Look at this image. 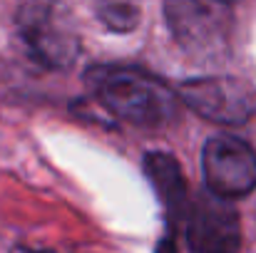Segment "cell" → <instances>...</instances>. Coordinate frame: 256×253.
Masks as SVG:
<instances>
[{
  "label": "cell",
  "instance_id": "cell-1",
  "mask_svg": "<svg viewBox=\"0 0 256 253\" xmlns=\"http://www.w3.org/2000/svg\"><path fill=\"white\" fill-rule=\"evenodd\" d=\"M85 82L107 112L134 127H167L182 109V97L140 67L94 65L85 72Z\"/></svg>",
  "mask_w": 256,
  "mask_h": 253
},
{
  "label": "cell",
  "instance_id": "cell-2",
  "mask_svg": "<svg viewBox=\"0 0 256 253\" xmlns=\"http://www.w3.org/2000/svg\"><path fill=\"white\" fill-rule=\"evenodd\" d=\"M18 32L30 55L50 67L65 70L80 55V30L62 0H25L15 17Z\"/></svg>",
  "mask_w": 256,
  "mask_h": 253
},
{
  "label": "cell",
  "instance_id": "cell-3",
  "mask_svg": "<svg viewBox=\"0 0 256 253\" xmlns=\"http://www.w3.org/2000/svg\"><path fill=\"white\" fill-rule=\"evenodd\" d=\"M164 20L176 45L196 57L214 60L232 32V2L226 0H164Z\"/></svg>",
  "mask_w": 256,
  "mask_h": 253
},
{
  "label": "cell",
  "instance_id": "cell-4",
  "mask_svg": "<svg viewBox=\"0 0 256 253\" xmlns=\"http://www.w3.org/2000/svg\"><path fill=\"white\" fill-rule=\"evenodd\" d=\"M206 189L222 199H239L256 189V152L234 134H216L202 149Z\"/></svg>",
  "mask_w": 256,
  "mask_h": 253
},
{
  "label": "cell",
  "instance_id": "cell-5",
  "mask_svg": "<svg viewBox=\"0 0 256 253\" xmlns=\"http://www.w3.org/2000/svg\"><path fill=\"white\" fill-rule=\"evenodd\" d=\"M186 244L192 253H239L242 221L229 199L209 189L189 201L186 211Z\"/></svg>",
  "mask_w": 256,
  "mask_h": 253
},
{
  "label": "cell",
  "instance_id": "cell-6",
  "mask_svg": "<svg viewBox=\"0 0 256 253\" xmlns=\"http://www.w3.org/2000/svg\"><path fill=\"white\" fill-rule=\"evenodd\" d=\"M182 102L216 124H244L256 112V92L234 77H199L182 84Z\"/></svg>",
  "mask_w": 256,
  "mask_h": 253
},
{
  "label": "cell",
  "instance_id": "cell-7",
  "mask_svg": "<svg viewBox=\"0 0 256 253\" xmlns=\"http://www.w3.org/2000/svg\"><path fill=\"white\" fill-rule=\"evenodd\" d=\"M144 171L167 211V221H170V236H167V253H174L172 249V239H174V226L176 221H186V211H189V201H186V181L179 162L164 154V152H150L144 157Z\"/></svg>",
  "mask_w": 256,
  "mask_h": 253
},
{
  "label": "cell",
  "instance_id": "cell-8",
  "mask_svg": "<svg viewBox=\"0 0 256 253\" xmlns=\"http://www.w3.org/2000/svg\"><path fill=\"white\" fill-rule=\"evenodd\" d=\"M94 17L112 32H132L142 17V0H85Z\"/></svg>",
  "mask_w": 256,
  "mask_h": 253
},
{
  "label": "cell",
  "instance_id": "cell-9",
  "mask_svg": "<svg viewBox=\"0 0 256 253\" xmlns=\"http://www.w3.org/2000/svg\"><path fill=\"white\" fill-rule=\"evenodd\" d=\"M12 253H50V251H30V249H15Z\"/></svg>",
  "mask_w": 256,
  "mask_h": 253
},
{
  "label": "cell",
  "instance_id": "cell-10",
  "mask_svg": "<svg viewBox=\"0 0 256 253\" xmlns=\"http://www.w3.org/2000/svg\"><path fill=\"white\" fill-rule=\"evenodd\" d=\"M226 2H234V0H226Z\"/></svg>",
  "mask_w": 256,
  "mask_h": 253
}]
</instances>
